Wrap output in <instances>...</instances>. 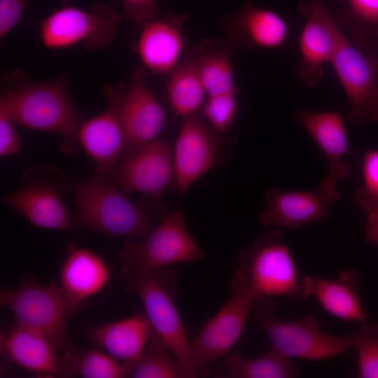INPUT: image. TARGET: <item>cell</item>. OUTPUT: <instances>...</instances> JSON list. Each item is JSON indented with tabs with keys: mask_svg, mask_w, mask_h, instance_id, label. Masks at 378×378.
I'll return each mask as SVG.
<instances>
[{
	"mask_svg": "<svg viewBox=\"0 0 378 378\" xmlns=\"http://www.w3.org/2000/svg\"><path fill=\"white\" fill-rule=\"evenodd\" d=\"M120 20V13L101 4H95L90 10L64 7L41 22L39 34L48 48L64 49L81 44L95 51L112 43Z\"/></svg>",
	"mask_w": 378,
	"mask_h": 378,
	"instance_id": "cell-10",
	"label": "cell"
},
{
	"mask_svg": "<svg viewBox=\"0 0 378 378\" xmlns=\"http://www.w3.org/2000/svg\"><path fill=\"white\" fill-rule=\"evenodd\" d=\"M1 355L24 370L42 375L60 376L59 353L41 333L18 325L9 327L0 335Z\"/></svg>",
	"mask_w": 378,
	"mask_h": 378,
	"instance_id": "cell-19",
	"label": "cell"
},
{
	"mask_svg": "<svg viewBox=\"0 0 378 378\" xmlns=\"http://www.w3.org/2000/svg\"><path fill=\"white\" fill-rule=\"evenodd\" d=\"M124 192H140L154 199L176 186L173 150L166 139L158 138L132 152L115 167L112 176Z\"/></svg>",
	"mask_w": 378,
	"mask_h": 378,
	"instance_id": "cell-12",
	"label": "cell"
},
{
	"mask_svg": "<svg viewBox=\"0 0 378 378\" xmlns=\"http://www.w3.org/2000/svg\"><path fill=\"white\" fill-rule=\"evenodd\" d=\"M349 18L346 27L353 43L366 50L368 40L378 38V0H348Z\"/></svg>",
	"mask_w": 378,
	"mask_h": 378,
	"instance_id": "cell-30",
	"label": "cell"
},
{
	"mask_svg": "<svg viewBox=\"0 0 378 378\" xmlns=\"http://www.w3.org/2000/svg\"><path fill=\"white\" fill-rule=\"evenodd\" d=\"M1 202L35 227L64 231H71L74 228V221L60 194L50 184L27 183L4 195Z\"/></svg>",
	"mask_w": 378,
	"mask_h": 378,
	"instance_id": "cell-17",
	"label": "cell"
},
{
	"mask_svg": "<svg viewBox=\"0 0 378 378\" xmlns=\"http://www.w3.org/2000/svg\"><path fill=\"white\" fill-rule=\"evenodd\" d=\"M337 181L328 175L314 189L286 190L270 188L258 220L263 227L298 229L329 217V208L340 197Z\"/></svg>",
	"mask_w": 378,
	"mask_h": 378,
	"instance_id": "cell-11",
	"label": "cell"
},
{
	"mask_svg": "<svg viewBox=\"0 0 378 378\" xmlns=\"http://www.w3.org/2000/svg\"><path fill=\"white\" fill-rule=\"evenodd\" d=\"M153 327L145 312L92 328L88 337L116 360H136L145 349Z\"/></svg>",
	"mask_w": 378,
	"mask_h": 378,
	"instance_id": "cell-22",
	"label": "cell"
},
{
	"mask_svg": "<svg viewBox=\"0 0 378 378\" xmlns=\"http://www.w3.org/2000/svg\"><path fill=\"white\" fill-rule=\"evenodd\" d=\"M0 303L15 319V323L47 337L58 352L74 346L66 333V323L77 311L62 288L54 282L42 284L30 276L13 289H1Z\"/></svg>",
	"mask_w": 378,
	"mask_h": 378,
	"instance_id": "cell-5",
	"label": "cell"
},
{
	"mask_svg": "<svg viewBox=\"0 0 378 378\" xmlns=\"http://www.w3.org/2000/svg\"><path fill=\"white\" fill-rule=\"evenodd\" d=\"M252 312L258 329L265 332L271 349L290 358L326 359L342 354L351 347L349 336L323 332L310 316L295 320L277 317L275 305L270 298H255Z\"/></svg>",
	"mask_w": 378,
	"mask_h": 378,
	"instance_id": "cell-6",
	"label": "cell"
},
{
	"mask_svg": "<svg viewBox=\"0 0 378 378\" xmlns=\"http://www.w3.org/2000/svg\"><path fill=\"white\" fill-rule=\"evenodd\" d=\"M207 97L237 94L232 64L219 48H204L196 57Z\"/></svg>",
	"mask_w": 378,
	"mask_h": 378,
	"instance_id": "cell-29",
	"label": "cell"
},
{
	"mask_svg": "<svg viewBox=\"0 0 378 378\" xmlns=\"http://www.w3.org/2000/svg\"><path fill=\"white\" fill-rule=\"evenodd\" d=\"M15 122L4 112L0 111V156H17L22 145Z\"/></svg>",
	"mask_w": 378,
	"mask_h": 378,
	"instance_id": "cell-34",
	"label": "cell"
},
{
	"mask_svg": "<svg viewBox=\"0 0 378 378\" xmlns=\"http://www.w3.org/2000/svg\"><path fill=\"white\" fill-rule=\"evenodd\" d=\"M124 11L128 18L142 27L157 19V0H123Z\"/></svg>",
	"mask_w": 378,
	"mask_h": 378,
	"instance_id": "cell-36",
	"label": "cell"
},
{
	"mask_svg": "<svg viewBox=\"0 0 378 378\" xmlns=\"http://www.w3.org/2000/svg\"><path fill=\"white\" fill-rule=\"evenodd\" d=\"M110 276L104 260L81 247L71 251L63 262L59 272L60 286L78 312L82 303L108 285Z\"/></svg>",
	"mask_w": 378,
	"mask_h": 378,
	"instance_id": "cell-21",
	"label": "cell"
},
{
	"mask_svg": "<svg viewBox=\"0 0 378 378\" xmlns=\"http://www.w3.org/2000/svg\"><path fill=\"white\" fill-rule=\"evenodd\" d=\"M295 118L322 151L328 164V175L337 181L348 177L351 166L345 157L349 148L342 113L336 111L300 109Z\"/></svg>",
	"mask_w": 378,
	"mask_h": 378,
	"instance_id": "cell-18",
	"label": "cell"
},
{
	"mask_svg": "<svg viewBox=\"0 0 378 378\" xmlns=\"http://www.w3.org/2000/svg\"><path fill=\"white\" fill-rule=\"evenodd\" d=\"M300 10L306 21L300 37L296 72L304 83L314 87L323 77V66L331 63L343 31L321 0H307Z\"/></svg>",
	"mask_w": 378,
	"mask_h": 378,
	"instance_id": "cell-13",
	"label": "cell"
},
{
	"mask_svg": "<svg viewBox=\"0 0 378 378\" xmlns=\"http://www.w3.org/2000/svg\"><path fill=\"white\" fill-rule=\"evenodd\" d=\"M229 24L231 38L242 47L278 48L288 35L287 23L279 15L251 5L230 20Z\"/></svg>",
	"mask_w": 378,
	"mask_h": 378,
	"instance_id": "cell-24",
	"label": "cell"
},
{
	"mask_svg": "<svg viewBox=\"0 0 378 378\" xmlns=\"http://www.w3.org/2000/svg\"><path fill=\"white\" fill-rule=\"evenodd\" d=\"M358 276L353 268L340 271L336 278L305 276L307 298L314 297L328 314L344 321L364 323L368 316L361 305Z\"/></svg>",
	"mask_w": 378,
	"mask_h": 378,
	"instance_id": "cell-20",
	"label": "cell"
},
{
	"mask_svg": "<svg viewBox=\"0 0 378 378\" xmlns=\"http://www.w3.org/2000/svg\"><path fill=\"white\" fill-rule=\"evenodd\" d=\"M123 88H105L107 108L84 122L78 132V141L96 164L95 174L111 179L117 160L128 149V140L120 113Z\"/></svg>",
	"mask_w": 378,
	"mask_h": 378,
	"instance_id": "cell-14",
	"label": "cell"
},
{
	"mask_svg": "<svg viewBox=\"0 0 378 378\" xmlns=\"http://www.w3.org/2000/svg\"><path fill=\"white\" fill-rule=\"evenodd\" d=\"M76 214L80 227L112 237H143L165 216L159 201L151 206L127 199L110 180L94 174L81 179L75 188Z\"/></svg>",
	"mask_w": 378,
	"mask_h": 378,
	"instance_id": "cell-1",
	"label": "cell"
},
{
	"mask_svg": "<svg viewBox=\"0 0 378 378\" xmlns=\"http://www.w3.org/2000/svg\"><path fill=\"white\" fill-rule=\"evenodd\" d=\"M167 93L176 115L184 118L198 112L206 95L197 57L185 60L171 71Z\"/></svg>",
	"mask_w": 378,
	"mask_h": 378,
	"instance_id": "cell-26",
	"label": "cell"
},
{
	"mask_svg": "<svg viewBox=\"0 0 378 378\" xmlns=\"http://www.w3.org/2000/svg\"><path fill=\"white\" fill-rule=\"evenodd\" d=\"M216 132L199 112L183 118L173 150L180 197L220 158L222 146Z\"/></svg>",
	"mask_w": 378,
	"mask_h": 378,
	"instance_id": "cell-15",
	"label": "cell"
},
{
	"mask_svg": "<svg viewBox=\"0 0 378 378\" xmlns=\"http://www.w3.org/2000/svg\"><path fill=\"white\" fill-rule=\"evenodd\" d=\"M349 337L357 354L358 377L378 378V322L363 323Z\"/></svg>",
	"mask_w": 378,
	"mask_h": 378,
	"instance_id": "cell-31",
	"label": "cell"
},
{
	"mask_svg": "<svg viewBox=\"0 0 378 378\" xmlns=\"http://www.w3.org/2000/svg\"><path fill=\"white\" fill-rule=\"evenodd\" d=\"M223 368L232 378H292L298 374L291 358L273 349L255 358L234 351L227 355Z\"/></svg>",
	"mask_w": 378,
	"mask_h": 378,
	"instance_id": "cell-28",
	"label": "cell"
},
{
	"mask_svg": "<svg viewBox=\"0 0 378 378\" xmlns=\"http://www.w3.org/2000/svg\"><path fill=\"white\" fill-rule=\"evenodd\" d=\"M177 19H155L143 27L137 51L144 64L150 71L164 74L178 64L184 39Z\"/></svg>",
	"mask_w": 378,
	"mask_h": 378,
	"instance_id": "cell-23",
	"label": "cell"
},
{
	"mask_svg": "<svg viewBox=\"0 0 378 378\" xmlns=\"http://www.w3.org/2000/svg\"><path fill=\"white\" fill-rule=\"evenodd\" d=\"M330 64L347 98L348 120L357 127L378 122V57L342 31Z\"/></svg>",
	"mask_w": 378,
	"mask_h": 378,
	"instance_id": "cell-9",
	"label": "cell"
},
{
	"mask_svg": "<svg viewBox=\"0 0 378 378\" xmlns=\"http://www.w3.org/2000/svg\"><path fill=\"white\" fill-rule=\"evenodd\" d=\"M0 111L15 123L62 135L65 144L78 140L83 118L73 103L64 76L22 85L3 92Z\"/></svg>",
	"mask_w": 378,
	"mask_h": 378,
	"instance_id": "cell-2",
	"label": "cell"
},
{
	"mask_svg": "<svg viewBox=\"0 0 378 378\" xmlns=\"http://www.w3.org/2000/svg\"><path fill=\"white\" fill-rule=\"evenodd\" d=\"M142 238L139 242L127 239L119 252L118 276L123 280L136 272L195 262L204 256L180 210L165 216Z\"/></svg>",
	"mask_w": 378,
	"mask_h": 378,
	"instance_id": "cell-7",
	"label": "cell"
},
{
	"mask_svg": "<svg viewBox=\"0 0 378 378\" xmlns=\"http://www.w3.org/2000/svg\"><path fill=\"white\" fill-rule=\"evenodd\" d=\"M32 0H0V38H4L19 22Z\"/></svg>",
	"mask_w": 378,
	"mask_h": 378,
	"instance_id": "cell-35",
	"label": "cell"
},
{
	"mask_svg": "<svg viewBox=\"0 0 378 378\" xmlns=\"http://www.w3.org/2000/svg\"><path fill=\"white\" fill-rule=\"evenodd\" d=\"M62 377L83 378L127 377L125 364L108 353L92 349L84 351L75 346L64 351L60 358Z\"/></svg>",
	"mask_w": 378,
	"mask_h": 378,
	"instance_id": "cell-27",
	"label": "cell"
},
{
	"mask_svg": "<svg viewBox=\"0 0 378 378\" xmlns=\"http://www.w3.org/2000/svg\"><path fill=\"white\" fill-rule=\"evenodd\" d=\"M363 186H361L371 196L378 198V149L369 150L362 160Z\"/></svg>",
	"mask_w": 378,
	"mask_h": 378,
	"instance_id": "cell-37",
	"label": "cell"
},
{
	"mask_svg": "<svg viewBox=\"0 0 378 378\" xmlns=\"http://www.w3.org/2000/svg\"><path fill=\"white\" fill-rule=\"evenodd\" d=\"M125 280L126 290L139 296L154 330L174 357L198 375L191 354V340L175 304L179 291L175 270L169 266L153 268L134 272Z\"/></svg>",
	"mask_w": 378,
	"mask_h": 378,
	"instance_id": "cell-4",
	"label": "cell"
},
{
	"mask_svg": "<svg viewBox=\"0 0 378 378\" xmlns=\"http://www.w3.org/2000/svg\"><path fill=\"white\" fill-rule=\"evenodd\" d=\"M354 196L366 215L365 239L369 243L378 246V198L369 195L362 187L357 189Z\"/></svg>",
	"mask_w": 378,
	"mask_h": 378,
	"instance_id": "cell-33",
	"label": "cell"
},
{
	"mask_svg": "<svg viewBox=\"0 0 378 378\" xmlns=\"http://www.w3.org/2000/svg\"><path fill=\"white\" fill-rule=\"evenodd\" d=\"M120 113L128 140V150H134L155 139L164 124V112L146 83V71L139 67L123 89Z\"/></svg>",
	"mask_w": 378,
	"mask_h": 378,
	"instance_id": "cell-16",
	"label": "cell"
},
{
	"mask_svg": "<svg viewBox=\"0 0 378 378\" xmlns=\"http://www.w3.org/2000/svg\"><path fill=\"white\" fill-rule=\"evenodd\" d=\"M163 340L152 330L150 339L140 356L132 363H124L130 378H195L197 374L176 358Z\"/></svg>",
	"mask_w": 378,
	"mask_h": 378,
	"instance_id": "cell-25",
	"label": "cell"
},
{
	"mask_svg": "<svg viewBox=\"0 0 378 378\" xmlns=\"http://www.w3.org/2000/svg\"><path fill=\"white\" fill-rule=\"evenodd\" d=\"M230 290L229 300L190 341L191 354L199 377L208 373L211 363L230 354L252 312L256 297L235 274L230 283Z\"/></svg>",
	"mask_w": 378,
	"mask_h": 378,
	"instance_id": "cell-8",
	"label": "cell"
},
{
	"mask_svg": "<svg viewBox=\"0 0 378 378\" xmlns=\"http://www.w3.org/2000/svg\"><path fill=\"white\" fill-rule=\"evenodd\" d=\"M237 96L207 97L203 107L204 116L216 132H224L232 125L237 108Z\"/></svg>",
	"mask_w": 378,
	"mask_h": 378,
	"instance_id": "cell-32",
	"label": "cell"
},
{
	"mask_svg": "<svg viewBox=\"0 0 378 378\" xmlns=\"http://www.w3.org/2000/svg\"><path fill=\"white\" fill-rule=\"evenodd\" d=\"M239 276L255 297L306 299L292 253L279 228L255 237L237 255Z\"/></svg>",
	"mask_w": 378,
	"mask_h": 378,
	"instance_id": "cell-3",
	"label": "cell"
}]
</instances>
